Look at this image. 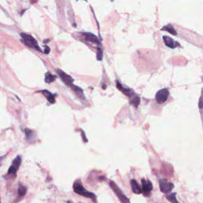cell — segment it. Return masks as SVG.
Instances as JSON below:
<instances>
[{
    "label": "cell",
    "mask_w": 203,
    "mask_h": 203,
    "mask_svg": "<svg viewBox=\"0 0 203 203\" xmlns=\"http://www.w3.org/2000/svg\"><path fill=\"white\" fill-rule=\"evenodd\" d=\"M102 57H103V51L101 49L98 48V51L97 53L98 60H102Z\"/></svg>",
    "instance_id": "cell-21"
},
{
    "label": "cell",
    "mask_w": 203,
    "mask_h": 203,
    "mask_svg": "<svg viewBox=\"0 0 203 203\" xmlns=\"http://www.w3.org/2000/svg\"><path fill=\"white\" fill-rule=\"evenodd\" d=\"M25 138L26 141L29 144H33L36 140V133L34 131L26 128L25 129Z\"/></svg>",
    "instance_id": "cell-8"
},
{
    "label": "cell",
    "mask_w": 203,
    "mask_h": 203,
    "mask_svg": "<svg viewBox=\"0 0 203 203\" xmlns=\"http://www.w3.org/2000/svg\"><path fill=\"white\" fill-rule=\"evenodd\" d=\"M159 186L161 193L168 194L173 190L175 185L172 182H168L166 179H160L159 180Z\"/></svg>",
    "instance_id": "cell-4"
},
{
    "label": "cell",
    "mask_w": 203,
    "mask_h": 203,
    "mask_svg": "<svg viewBox=\"0 0 203 203\" xmlns=\"http://www.w3.org/2000/svg\"><path fill=\"white\" fill-rule=\"evenodd\" d=\"M22 164V157L20 155L17 156L12 161V165L18 170Z\"/></svg>",
    "instance_id": "cell-16"
},
{
    "label": "cell",
    "mask_w": 203,
    "mask_h": 203,
    "mask_svg": "<svg viewBox=\"0 0 203 203\" xmlns=\"http://www.w3.org/2000/svg\"><path fill=\"white\" fill-rule=\"evenodd\" d=\"M71 89L73 90V91L76 93V94L81 99H83L84 98V96H83V91L82 89L80 88L79 87H78L74 85H72L71 86Z\"/></svg>",
    "instance_id": "cell-15"
},
{
    "label": "cell",
    "mask_w": 203,
    "mask_h": 203,
    "mask_svg": "<svg viewBox=\"0 0 203 203\" xmlns=\"http://www.w3.org/2000/svg\"><path fill=\"white\" fill-rule=\"evenodd\" d=\"M18 195L20 198L23 197L26 194L27 188L25 185H22V184H19L18 190Z\"/></svg>",
    "instance_id": "cell-14"
},
{
    "label": "cell",
    "mask_w": 203,
    "mask_h": 203,
    "mask_svg": "<svg viewBox=\"0 0 203 203\" xmlns=\"http://www.w3.org/2000/svg\"><path fill=\"white\" fill-rule=\"evenodd\" d=\"M39 92H41L44 95L45 97L47 99V100L49 101V103H50L51 104H54L55 102V95H53L52 93H51L50 91H48V90H41L39 91H38Z\"/></svg>",
    "instance_id": "cell-11"
},
{
    "label": "cell",
    "mask_w": 203,
    "mask_h": 203,
    "mask_svg": "<svg viewBox=\"0 0 203 203\" xmlns=\"http://www.w3.org/2000/svg\"><path fill=\"white\" fill-rule=\"evenodd\" d=\"M176 195H177L176 193H172L171 194L167 195L166 198L168 201H169L172 203H178L176 197Z\"/></svg>",
    "instance_id": "cell-18"
},
{
    "label": "cell",
    "mask_w": 203,
    "mask_h": 203,
    "mask_svg": "<svg viewBox=\"0 0 203 203\" xmlns=\"http://www.w3.org/2000/svg\"><path fill=\"white\" fill-rule=\"evenodd\" d=\"M20 36L22 37L21 41L24 44L26 45L29 48L35 49L36 50L39 51L40 52L42 53L43 52V50L39 47V46L38 45V42L33 36L25 33H21Z\"/></svg>",
    "instance_id": "cell-2"
},
{
    "label": "cell",
    "mask_w": 203,
    "mask_h": 203,
    "mask_svg": "<svg viewBox=\"0 0 203 203\" xmlns=\"http://www.w3.org/2000/svg\"><path fill=\"white\" fill-rule=\"evenodd\" d=\"M163 40L165 43V44L166 45V46H168V47L171 48H174L175 47H176L175 41L170 37H169L168 36H164Z\"/></svg>",
    "instance_id": "cell-13"
},
{
    "label": "cell",
    "mask_w": 203,
    "mask_h": 203,
    "mask_svg": "<svg viewBox=\"0 0 203 203\" xmlns=\"http://www.w3.org/2000/svg\"><path fill=\"white\" fill-rule=\"evenodd\" d=\"M7 154H8V153L6 154H5V155H4V156H0V162H1V161H2L4 159H5V158L7 157Z\"/></svg>",
    "instance_id": "cell-23"
},
{
    "label": "cell",
    "mask_w": 203,
    "mask_h": 203,
    "mask_svg": "<svg viewBox=\"0 0 203 203\" xmlns=\"http://www.w3.org/2000/svg\"><path fill=\"white\" fill-rule=\"evenodd\" d=\"M73 189L76 194L88 198H90L94 203H97L96 195L85 189L82 185L81 180L79 179L76 180L74 182L73 185Z\"/></svg>",
    "instance_id": "cell-1"
},
{
    "label": "cell",
    "mask_w": 203,
    "mask_h": 203,
    "mask_svg": "<svg viewBox=\"0 0 203 203\" xmlns=\"http://www.w3.org/2000/svg\"><path fill=\"white\" fill-rule=\"evenodd\" d=\"M57 76L55 75H51L49 71L47 72L45 74V81L46 83H51L56 79Z\"/></svg>",
    "instance_id": "cell-17"
},
{
    "label": "cell",
    "mask_w": 203,
    "mask_h": 203,
    "mask_svg": "<svg viewBox=\"0 0 203 203\" xmlns=\"http://www.w3.org/2000/svg\"><path fill=\"white\" fill-rule=\"evenodd\" d=\"M0 203H1V200H0Z\"/></svg>",
    "instance_id": "cell-25"
},
{
    "label": "cell",
    "mask_w": 203,
    "mask_h": 203,
    "mask_svg": "<svg viewBox=\"0 0 203 203\" xmlns=\"http://www.w3.org/2000/svg\"><path fill=\"white\" fill-rule=\"evenodd\" d=\"M45 47L44 50L45 54H49L50 52V48L48 46H47V45H45Z\"/></svg>",
    "instance_id": "cell-22"
},
{
    "label": "cell",
    "mask_w": 203,
    "mask_h": 203,
    "mask_svg": "<svg viewBox=\"0 0 203 203\" xmlns=\"http://www.w3.org/2000/svg\"><path fill=\"white\" fill-rule=\"evenodd\" d=\"M110 186L112 189L114 191L115 194L117 195V197H118L121 203H131L130 200L128 198V197L126 196V195L124 194V192L115 184L114 181H111L110 182Z\"/></svg>",
    "instance_id": "cell-3"
},
{
    "label": "cell",
    "mask_w": 203,
    "mask_h": 203,
    "mask_svg": "<svg viewBox=\"0 0 203 203\" xmlns=\"http://www.w3.org/2000/svg\"><path fill=\"white\" fill-rule=\"evenodd\" d=\"M169 95V91L168 89L164 88L159 91L156 95V99L159 104L165 103Z\"/></svg>",
    "instance_id": "cell-6"
},
{
    "label": "cell",
    "mask_w": 203,
    "mask_h": 203,
    "mask_svg": "<svg viewBox=\"0 0 203 203\" xmlns=\"http://www.w3.org/2000/svg\"><path fill=\"white\" fill-rule=\"evenodd\" d=\"M57 73H58V75H59V77L61 78L62 81L66 84L67 85L71 87V85H73V79L69 75H67L66 73H64L63 71H62L60 69H56Z\"/></svg>",
    "instance_id": "cell-7"
},
{
    "label": "cell",
    "mask_w": 203,
    "mask_h": 203,
    "mask_svg": "<svg viewBox=\"0 0 203 203\" xmlns=\"http://www.w3.org/2000/svg\"><path fill=\"white\" fill-rule=\"evenodd\" d=\"M117 87L120 90H121V91L124 93L126 96H128L129 97H132L133 95V92L132 90L131 89H129L128 88H124L119 82L117 83Z\"/></svg>",
    "instance_id": "cell-12"
},
{
    "label": "cell",
    "mask_w": 203,
    "mask_h": 203,
    "mask_svg": "<svg viewBox=\"0 0 203 203\" xmlns=\"http://www.w3.org/2000/svg\"><path fill=\"white\" fill-rule=\"evenodd\" d=\"M162 30H166L168 32H170L171 34L173 35H177V32L176 30L174 29V28L172 26L170 25H168V26L164 27Z\"/></svg>",
    "instance_id": "cell-20"
},
{
    "label": "cell",
    "mask_w": 203,
    "mask_h": 203,
    "mask_svg": "<svg viewBox=\"0 0 203 203\" xmlns=\"http://www.w3.org/2000/svg\"><path fill=\"white\" fill-rule=\"evenodd\" d=\"M130 183H131V186L133 193L137 195L142 194L141 188L140 187V186L139 185V184H138V182L136 180H135V179L131 180Z\"/></svg>",
    "instance_id": "cell-10"
},
{
    "label": "cell",
    "mask_w": 203,
    "mask_h": 203,
    "mask_svg": "<svg viewBox=\"0 0 203 203\" xmlns=\"http://www.w3.org/2000/svg\"><path fill=\"white\" fill-rule=\"evenodd\" d=\"M66 203H71V201H67Z\"/></svg>",
    "instance_id": "cell-24"
},
{
    "label": "cell",
    "mask_w": 203,
    "mask_h": 203,
    "mask_svg": "<svg viewBox=\"0 0 203 203\" xmlns=\"http://www.w3.org/2000/svg\"><path fill=\"white\" fill-rule=\"evenodd\" d=\"M18 169L15 167H14L13 165L10 166V167L9 168L8 171H7V174L9 175L13 176V177H16V173L18 172Z\"/></svg>",
    "instance_id": "cell-19"
},
{
    "label": "cell",
    "mask_w": 203,
    "mask_h": 203,
    "mask_svg": "<svg viewBox=\"0 0 203 203\" xmlns=\"http://www.w3.org/2000/svg\"><path fill=\"white\" fill-rule=\"evenodd\" d=\"M82 36H83V38L88 42L92 43H94L96 44H99L97 37L91 33H83Z\"/></svg>",
    "instance_id": "cell-9"
},
{
    "label": "cell",
    "mask_w": 203,
    "mask_h": 203,
    "mask_svg": "<svg viewBox=\"0 0 203 203\" xmlns=\"http://www.w3.org/2000/svg\"><path fill=\"white\" fill-rule=\"evenodd\" d=\"M142 185V194L144 197H149L151 194V191L153 189V185L152 182L148 179H141V180Z\"/></svg>",
    "instance_id": "cell-5"
}]
</instances>
